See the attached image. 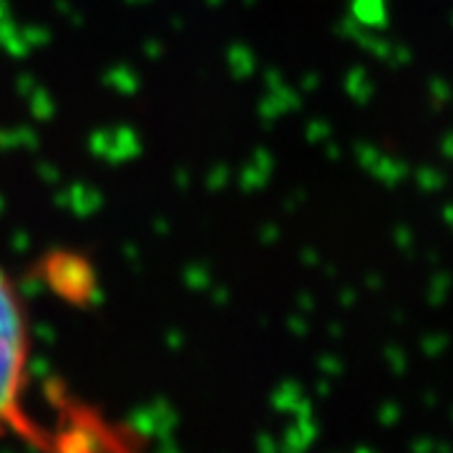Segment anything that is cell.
<instances>
[{
  "label": "cell",
  "instance_id": "obj_1",
  "mask_svg": "<svg viewBox=\"0 0 453 453\" xmlns=\"http://www.w3.org/2000/svg\"><path fill=\"white\" fill-rule=\"evenodd\" d=\"M31 383V323L16 280L0 267V441L20 436L43 446V434L26 408Z\"/></svg>",
  "mask_w": 453,
  "mask_h": 453
},
{
  "label": "cell",
  "instance_id": "obj_2",
  "mask_svg": "<svg viewBox=\"0 0 453 453\" xmlns=\"http://www.w3.org/2000/svg\"><path fill=\"white\" fill-rule=\"evenodd\" d=\"M43 265H46L43 277L50 285V290H56L68 300H76L79 295H88L94 290V270L83 255L50 252L49 257L43 259Z\"/></svg>",
  "mask_w": 453,
  "mask_h": 453
}]
</instances>
